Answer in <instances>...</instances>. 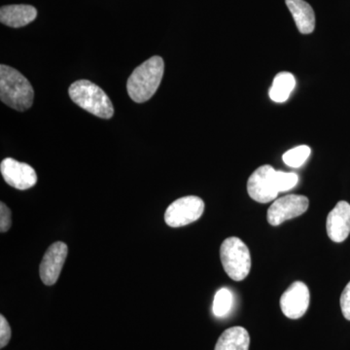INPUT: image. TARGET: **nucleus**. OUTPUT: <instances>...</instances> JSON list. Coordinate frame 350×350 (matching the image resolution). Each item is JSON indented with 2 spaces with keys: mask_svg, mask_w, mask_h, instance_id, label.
Segmentation results:
<instances>
[{
  "mask_svg": "<svg viewBox=\"0 0 350 350\" xmlns=\"http://www.w3.org/2000/svg\"><path fill=\"white\" fill-rule=\"evenodd\" d=\"M340 308L345 319L350 321V282L345 286L340 296Z\"/></svg>",
  "mask_w": 350,
  "mask_h": 350,
  "instance_id": "21",
  "label": "nucleus"
},
{
  "mask_svg": "<svg viewBox=\"0 0 350 350\" xmlns=\"http://www.w3.org/2000/svg\"><path fill=\"white\" fill-rule=\"evenodd\" d=\"M232 306V294L227 288H221L215 294L213 301V313L215 317H224Z\"/></svg>",
  "mask_w": 350,
  "mask_h": 350,
  "instance_id": "16",
  "label": "nucleus"
},
{
  "mask_svg": "<svg viewBox=\"0 0 350 350\" xmlns=\"http://www.w3.org/2000/svg\"><path fill=\"white\" fill-rule=\"evenodd\" d=\"M69 96L73 103L94 116L110 119L114 114V107L107 93L88 80H79L70 85Z\"/></svg>",
  "mask_w": 350,
  "mask_h": 350,
  "instance_id": "3",
  "label": "nucleus"
},
{
  "mask_svg": "<svg viewBox=\"0 0 350 350\" xmlns=\"http://www.w3.org/2000/svg\"><path fill=\"white\" fill-rule=\"evenodd\" d=\"M220 259L226 273L234 282H241L250 275V251L241 239L232 237L221 244Z\"/></svg>",
  "mask_w": 350,
  "mask_h": 350,
  "instance_id": "4",
  "label": "nucleus"
},
{
  "mask_svg": "<svg viewBox=\"0 0 350 350\" xmlns=\"http://www.w3.org/2000/svg\"><path fill=\"white\" fill-rule=\"evenodd\" d=\"M204 211V200L196 196H187L174 200L167 207L165 221L170 227H183L199 220Z\"/></svg>",
  "mask_w": 350,
  "mask_h": 350,
  "instance_id": "5",
  "label": "nucleus"
},
{
  "mask_svg": "<svg viewBox=\"0 0 350 350\" xmlns=\"http://www.w3.org/2000/svg\"><path fill=\"white\" fill-rule=\"evenodd\" d=\"M310 155V148L308 145H300L290 149L283 154V162L286 163L288 167H300Z\"/></svg>",
  "mask_w": 350,
  "mask_h": 350,
  "instance_id": "17",
  "label": "nucleus"
},
{
  "mask_svg": "<svg viewBox=\"0 0 350 350\" xmlns=\"http://www.w3.org/2000/svg\"><path fill=\"white\" fill-rule=\"evenodd\" d=\"M250 337L243 327L236 326L227 329L219 337L214 350H248Z\"/></svg>",
  "mask_w": 350,
  "mask_h": 350,
  "instance_id": "14",
  "label": "nucleus"
},
{
  "mask_svg": "<svg viewBox=\"0 0 350 350\" xmlns=\"http://www.w3.org/2000/svg\"><path fill=\"white\" fill-rule=\"evenodd\" d=\"M327 234L334 243H342L350 234V204L345 200L338 202L327 217Z\"/></svg>",
  "mask_w": 350,
  "mask_h": 350,
  "instance_id": "11",
  "label": "nucleus"
},
{
  "mask_svg": "<svg viewBox=\"0 0 350 350\" xmlns=\"http://www.w3.org/2000/svg\"><path fill=\"white\" fill-rule=\"evenodd\" d=\"M275 180L278 192H286L298 184L299 176L294 172H276Z\"/></svg>",
  "mask_w": 350,
  "mask_h": 350,
  "instance_id": "18",
  "label": "nucleus"
},
{
  "mask_svg": "<svg viewBox=\"0 0 350 350\" xmlns=\"http://www.w3.org/2000/svg\"><path fill=\"white\" fill-rule=\"evenodd\" d=\"M12 225V214L4 202L0 204V232H6Z\"/></svg>",
  "mask_w": 350,
  "mask_h": 350,
  "instance_id": "19",
  "label": "nucleus"
},
{
  "mask_svg": "<svg viewBox=\"0 0 350 350\" xmlns=\"http://www.w3.org/2000/svg\"><path fill=\"white\" fill-rule=\"evenodd\" d=\"M0 172L6 183L18 190H27L38 183V175L33 167L12 158L2 161Z\"/></svg>",
  "mask_w": 350,
  "mask_h": 350,
  "instance_id": "9",
  "label": "nucleus"
},
{
  "mask_svg": "<svg viewBox=\"0 0 350 350\" xmlns=\"http://www.w3.org/2000/svg\"><path fill=\"white\" fill-rule=\"evenodd\" d=\"M0 98L9 107L25 111L33 103L34 91L31 83L17 69L0 66Z\"/></svg>",
  "mask_w": 350,
  "mask_h": 350,
  "instance_id": "2",
  "label": "nucleus"
},
{
  "mask_svg": "<svg viewBox=\"0 0 350 350\" xmlns=\"http://www.w3.org/2000/svg\"><path fill=\"white\" fill-rule=\"evenodd\" d=\"M11 338V328L3 315H0V347L3 349Z\"/></svg>",
  "mask_w": 350,
  "mask_h": 350,
  "instance_id": "20",
  "label": "nucleus"
},
{
  "mask_svg": "<svg viewBox=\"0 0 350 350\" xmlns=\"http://www.w3.org/2000/svg\"><path fill=\"white\" fill-rule=\"evenodd\" d=\"M285 2L299 31L303 34L312 33L315 27V15L312 6L305 0H285Z\"/></svg>",
  "mask_w": 350,
  "mask_h": 350,
  "instance_id": "13",
  "label": "nucleus"
},
{
  "mask_svg": "<svg viewBox=\"0 0 350 350\" xmlns=\"http://www.w3.org/2000/svg\"><path fill=\"white\" fill-rule=\"evenodd\" d=\"M165 64L159 56L152 57L133 70L126 84L129 96L135 103L150 100L162 82Z\"/></svg>",
  "mask_w": 350,
  "mask_h": 350,
  "instance_id": "1",
  "label": "nucleus"
},
{
  "mask_svg": "<svg viewBox=\"0 0 350 350\" xmlns=\"http://www.w3.org/2000/svg\"><path fill=\"white\" fill-rule=\"evenodd\" d=\"M68 245L63 241H57L46 251L40 264V278L44 284L52 286L59 280L62 269L68 257Z\"/></svg>",
  "mask_w": 350,
  "mask_h": 350,
  "instance_id": "10",
  "label": "nucleus"
},
{
  "mask_svg": "<svg viewBox=\"0 0 350 350\" xmlns=\"http://www.w3.org/2000/svg\"><path fill=\"white\" fill-rule=\"evenodd\" d=\"M296 86L294 75L290 72H280L275 75L269 89V98L275 103H282L289 98Z\"/></svg>",
  "mask_w": 350,
  "mask_h": 350,
  "instance_id": "15",
  "label": "nucleus"
},
{
  "mask_svg": "<svg viewBox=\"0 0 350 350\" xmlns=\"http://www.w3.org/2000/svg\"><path fill=\"white\" fill-rule=\"evenodd\" d=\"M276 170L271 165H265L255 170L247 182V191L251 199L261 204L275 200L280 194L276 186Z\"/></svg>",
  "mask_w": 350,
  "mask_h": 350,
  "instance_id": "6",
  "label": "nucleus"
},
{
  "mask_svg": "<svg viewBox=\"0 0 350 350\" xmlns=\"http://www.w3.org/2000/svg\"><path fill=\"white\" fill-rule=\"evenodd\" d=\"M310 206V200L305 196L287 195L275 200L269 206L267 219L269 224L280 226L285 221L301 216Z\"/></svg>",
  "mask_w": 350,
  "mask_h": 350,
  "instance_id": "7",
  "label": "nucleus"
},
{
  "mask_svg": "<svg viewBox=\"0 0 350 350\" xmlns=\"http://www.w3.org/2000/svg\"><path fill=\"white\" fill-rule=\"evenodd\" d=\"M310 294L305 283L296 282L287 288L280 298L283 314L290 319L303 317L310 306Z\"/></svg>",
  "mask_w": 350,
  "mask_h": 350,
  "instance_id": "8",
  "label": "nucleus"
},
{
  "mask_svg": "<svg viewBox=\"0 0 350 350\" xmlns=\"http://www.w3.org/2000/svg\"><path fill=\"white\" fill-rule=\"evenodd\" d=\"M38 17V10L31 5H7L1 7L0 22L7 27H23L31 24Z\"/></svg>",
  "mask_w": 350,
  "mask_h": 350,
  "instance_id": "12",
  "label": "nucleus"
}]
</instances>
